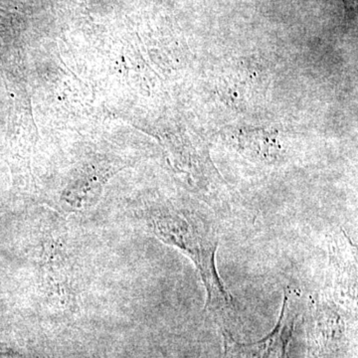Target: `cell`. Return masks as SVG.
Listing matches in <instances>:
<instances>
[{
    "label": "cell",
    "mask_w": 358,
    "mask_h": 358,
    "mask_svg": "<svg viewBox=\"0 0 358 358\" xmlns=\"http://www.w3.org/2000/svg\"><path fill=\"white\" fill-rule=\"evenodd\" d=\"M147 224L160 241L176 247L194 264L206 289V308L218 317L236 310L216 267L219 233L213 223L193 212L162 210L152 212Z\"/></svg>",
    "instance_id": "obj_1"
},
{
    "label": "cell",
    "mask_w": 358,
    "mask_h": 358,
    "mask_svg": "<svg viewBox=\"0 0 358 358\" xmlns=\"http://www.w3.org/2000/svg\"><path fill=\"white\" fill-rule=\"evenodd\" d=\"M299 294L285 289L279 320L272 331L255 343H239L224 329L222 358H289V343L298 315Z\"/></svg>",
    "instance_id": "obj_2"
}]
</instances>
